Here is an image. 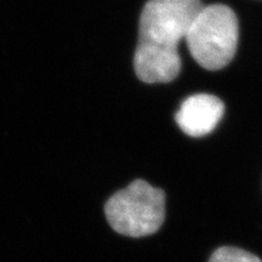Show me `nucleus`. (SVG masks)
Returning <instances> with one entry per match:
<instances>
[{
	"label": "nucleus",
	"instance_id": "obj_1",
	"mask_svg": "<svg viewBox=\"0 0 262 262\" xmlns=\"http://www.w3.org/2000/svg\"><path fill=\"white\" fill-rule=\"evenodd\" d=\"M238 38V19L233 10L214 4L199 10L185 40L196 63L205 70L219 71L233 60Z\"/></svg>",
	"mask_w": 262,
	"mask_h": 262
},
{
	"label": "nucleus",
	"instance_id": "obj_2",
	"mask_svg": "<svg viewBox=\"0 0 262 262\" xmlns=\"http://www.w3.org/2000/svg\"><path fill=\"white\" fill-rule=\"evenodd\" d=\"M106 219L117 233L140 238L156 233L165 219V193L143 180L117 192L104 206Z\"/></svg>",
	"mask_w": 262,
	"mask_h": 262
},
{
	"label": "nucleus",
	"instance_id": "obj_3",
	"mask_svg": "<svg viewBox=\"0 0 262 262\" xmlns=\"http://www.w3.org/2000/svg\"><path fill=\"white\" fill-rule=\"evenodd\" d=\"M203 8L201 0H149L140 17L139 47L178 51L193 19Z\"/></svg>",
	"mask_w": 262,
	"mask_h": 262
},
{
	"label": "nucleus",
	"instance_id": "obj_4",
	"mask_svg": "<svg viewBox=\"0 0 262 262\" xmlns=\"http://www.w3.org/2000/svg\"><path fill=\"white\" fill-rule=\"evenodd\" d=\"M224 113L225 104L220 98L209 94H196L183 101L175 119L183 133L201 137L215 129Z\"/></svg>",
	"mask_w": 262,
	"mask_h": 262
},
{
	"label": "nucleus",
	"instance_id": "obj_5",
	"mask_svg": "<svg viewBox=\"0 0 262 262\" xmlns=\"http://www.w3.org/2000/svg\"><path fill=\"white\" fill-rule=\"evenodd\" d=\"M134 66L137 77L145 83H169L181 71V58L179 51H162L137 45Z\"/></svg>",
	"mask_w": 262,
	"mask_h": 262
},
{
	"label": "nucleus",
	"instance_id": "obj_6",
	"mask_svg": "<svg viewBox=\"0 0 262 262\" xmlns=\"http://www.w3.org/2000/svg\"><path fill=\"white\" fill-rule=\"evenodd\" d=\"M209 262H262L251 253L233 247H222L214 251Z\"/></svg>",
	"mask_w": 262,
	"mask_h": 262
}]
</instances>
